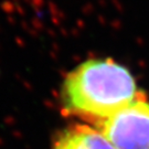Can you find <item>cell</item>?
I'll use <instances>...</instances> for the list:
<instances>
[{"instance_id": "3957f363", "label": "cell", "mask_w": 149, "mask_h": 149, "mask_svg": "<svg viewBox=\"0 0 149 149\" xmlns=\"http://www.w3.org/2000/svg\"><path fill=\"white\" fill-rule=\"evenodd\" d=\"M52 149H115L97 129L79 124L63 130Z\"/></svg>"}, {"instance_id": "6da1fadb", "label": "cell", "mask_w": 149, "mask_h": 149, "mask_svg": "<svg viewBox=\"0 0 149 149\" xmlns=\"http://www.w3.org/2000/svg\"><path fill=\"white\" fill-rule=\"evenodd\" d=\"M140 94L126 66L113 59H90L65 76L61 101L68 115L97 127Z\"/></svg>"}, {"instance_id": "7a4b0ae2", "label": "cell", "mask_w": 149, "mask_h": 149, "mask_svg": "<svg viewBox=\"0 0 149 149\" xmlns=\"http://www.w3.org/2000/svg\"><path fill=\"white\" fill-rule=\"evenodd\" d=\"M115 149H149V101L144 93L100 124Z\"/></svg>"}]
</instances>
